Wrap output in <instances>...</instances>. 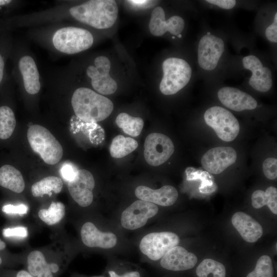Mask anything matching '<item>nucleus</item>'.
<instances>
[{
    "label": "nucleus",
    "instance_id": "1",
    "mask_svg": "<svg viewBox=\"0 0 277 277\" xmlns=\"http://www.w3.org/2000/svg\"><path fill=\"white\" fill-rule=\"evenodd\" d=\"M71 105L76 116L86 122L103 121L113 109V104L109 98L85 87L74 91Z\"/></svg>",
    "mask_w": 277,
    "mask_h": 277
},
{
    "label": "nucleus",
    "instance_id": "2",
    "mask_svg": "<svg viewBox=\"0 0 277 277\" xmlns=\"http://www.w3.org/2000/svg\"><path fill=\"white\" fill-rule=\"evenodd\" d=\"M71 15L77 21L98 29L112 26L118 15L113 0H91L70 8Z\"/></svg>",
    "mask_w": 277,
    "mask_h": 277
},
{
    "label": "nucleus",
    "instance_id": "3",
    "mask_svg": "<svg viewBox=\"0 0 277 277\" xmlns=\"http://www.w3.org/2000/svg\"><path fill=\"white\" fill-rule=\"evenodd\" d=\"M27 139L32 149L46 163L54 165L62 159L63 154L62 145L45 127L39 125H31L27 131Z\"/></svg>",
    "mask_w": 277,
    "mask_h": 277
},
{
    "label": "nucleus",
    "instance_id": "4",
    "mask_svg": "<svg viewBox=\"0 0 277 277\" xmlns=\"http://www.w3.org/2000/svg\"><path fill=\"white\" fill-rule=\"evenodd\" d=\"M163 76L160 84V90L165 95L175 94L189 82L192 69L184 60L170 57L162 64Z\"/></svg>",
    "mask_w": 277,
    "mask_h": 277
},
{
    "label": "nucleus",
    "instance_id": "5",
    "mask_svg": "<svg viewBox=\"0 0 277 277\" xmlns=\"http://www.w3.org/2000/svg\"><path fill=\"white\" fill-rule=\"evenodd\" d=\"M52 43L61 52L72 54L85 51L93 43L92 34L87 30L74 27H66L57 30L53 35Z\"/></svg>",
    "mask_w": 277,
    "mask_h": 277
},
{
    "label": "nucleus",
    "instance_id": "6",
    "mask_svg": "<svg viewBox=\"0 0 277 277\" xmlns=\"http://www.w3.org/2000/svg\"><path fill=\"white\" fill-rule=\"evenodd\" d=\"M204 117L206 124L211 127L223 141H232L239 133L240 125L238 120L231 112L223 107L213 106L208 108Z\"/></svg>",
    "mask_w": 277,
    "mask_h": 277
},
{
    "label": "nucleus",
    "instance_id": "7",
    "mask_svg": "<svg viewBox=\"0 0 277 277\" xmlns=\"http://www.w3.org/2000/svg\"><path fill=\"white\" fill-rule=\"evenodd\" d=\"M179 243V237L173 232H153L146 234L142 238L140 249L150 260L157 261L171 249L177 246Z\"/></svg>",
    "mask_w": 277,
    "mask_h": 277
},
{
    "label": "nucleus",
    "instance_id": "8",
    "mask_svg": "<svg viewBox=\"0 0 277 277\" xmlns=\"http://www.w3.org/2000/svg\"><path fill=\"white\" fill-rule=\"evenodd\" d=\"M174 147L171 139L159 133L149 134L144 143V157L150 165L159 166L172 155Z\"/></svg>",
    "mask_w": 277,
    "mask_h": 277
},
{
    "label": "nucleus",
    "instance_id": "9",
    "mask_svg": "<svg viewBox=\"0 0 277 277\" xmlns=\"http://www.w3.org/2000/svg\"><path fill=\"white\" fill-rule=\"evenodd\" d=\"M93 64L89 66L86 70L93 89L103 94L114 93L117 85L109 75L111 63L109 58L105 56H98L95 58Z\"/></svg>",
    "mask_w": 277,
    "mask_h": 277
},
{
    "label": "nucleus",
    "instance_id": "10",
    "mask_svg": "<svg viewBox=\"0 0 277 277\" xmlns=\"http://www.w3.org/2000/svg\"><path fill=\"white\" fill-rule=\"evenodd\" d=\"M224 50V42L221 38L211 34L204 35L198 46L197 59L200 66L208 71L214 69Z\"/></svg>",
    "mask_w": 277,
    "mask_h": 277
},
{
    "label": "nucleus",
    "instance_id": "11",
    "mask_svg": "<svg viewBox=\"0 0 277 277\" xmlns=\"http://www.w3.org/2000/svg\"><path fill=\"white\" fill-rule=\"evenodd\" d=\"M158 210L154 204L141 200L136 201L122 212L121 224L127 229L140 228L146 224L149 219L155 215Z\"/></svg>",
    "mask_w": 277,
    "mask_h": 277
},
{
    "label": "nucleus",
    "instance_id": "12",
    "mask_svg": "<svg viewBox=\"0 0 277 277\" xmlns=\"http://www.w3.org/2000/svg\"><path fill=\"white\" fill-rule=\"evenodd\" d=\"M94 186L92 174L85 169L78 170L74 178L68 182L71 196L82 207L88 206L92 202Z\"/></svg>",
    "mask_w": 277,
    "mask_h": 277
},
{
    "label": "nucleus",
    "instance_id": "13",
    "mask_svg": "<svg viewBox=\"0 0 277 277\" xmlns=\"http://www.w3.org/2000/svg\"><path fill=\"white\" fill-rule=\"evenodd\" d=\"M237 159L235 150L230 147H216L209 149L202 156L201 164L209 172L217 174L234 164Z\"/></svg>",
    "mask_w": 277,
    "mask_h": 277
},
{
    "label": "nucleus",
    "instance_id": "14",
    "mask_svg": "<svg viewBox=\"0 0 277 277\" xmlns=\"http://www.w3.org/2000/svg\"><path fill=\"white\" fill-rule=\"evenodd\" d=\"M184 27V20L180 16L173 15L166 21L164 10L160 6L155 7L152 11L149 28L154 36L163 35L167 31L178 36L181 34Z\"/></svg>",
    "mask_w": 277,
    "mask_h": 277
},
{
    "label": "nucleus",
    "instance_id": "15",
    "mask_svg": "<svg viewBox=\"0 0 277 277\" xmlns=\"http://www.w3.org/2000/svg\"><path fill=\"white\" fill-rule=\"evenodd\" d=\"M244 67L252 72L249 81V85L255 90L265 92L269 91L272 85V73L270 69L263 67L260 59L250 55L242 60Z\"/></svg>",
    "mask_w": 277,
    "mask_h": 277
},
{
    "label": "nucleus",
    "instance_id": "16",
    "mask_svg": "<svg viewBox=\"0 0 277 277\" xmlns=\"http://www.w3.org/2000/svg\"><path fill=\"white\" fill-rule=\"evenodd\" d=\"M217 97L223 105L235 111L253 110L258 105L256 101L253 97L236 88H221L218 91Z\"/></svg>",
    "mask_w": 277,
    "mask_h": 277
},
{
    "label": "nucleus",
    "instance_id": "17",
    "mask_svg": "<svg viewBox=\"0 0 277 277\" xmlns=\"http://www.w3.org/2000/svg\"><path fill=\"white\" fill-rule=\"evenodd\" d=\"M196 256L184 247L176 246L168 251L162 258L161 266L168 270L184 271L193 268L196 264Z\"/></svg>",
    "mask_w": 277,
    "mask_h": 277
},
{
    "label": "nucleus",
    "instance_id": "18",
    "mask_svg": "<svg viewBox=\"0 0 277 277\" xmlns=\"http://www.w3.org/2000/svg\"><path fill=\"white\" fill-rule=\"evenodd\" d=\"M135 194L141 200L163 206L173 205L178 197L177 190L170 185H165L155 190L145 186H140L135 189Z\"/></svg>",
    "mask_w": 277,
    "mask_h": 277
},
{
    "label": "nucleus",
    "instance_id": "19",
    "mask_svg": "<svg viewBox=\"0 0 277 277\" xmlns=\"http://www.w3.org/2000/svg\"><path fill=\"white\" fill-rule=\"evenodd\" d=\"M81 235L83 243L89 247L108 249L114 247L117 242L114 233L102 232L91 222H86L83 225Z\"/></svg>",
    "mask_w": 277,
    "mask_h": 277
},
{
    "label": "nucleus",
    "instance_id": "20",
    "mask_svg": "<svg viewBox=\"0 0 277 277\" xmlns=\"http://www.w3.org/2000/svg\"><path fill=\"white\" fill-rule=\"evenodd\" d=\"M231 222L242 238L247 242H255L263 234L261 225L243 212L235 213L231 218Z\"/></svg>",
    "mask_w": 277,
    "mask_h": 277
},
{
    "label": "nucleus",
    "instance_id": "21",
    "mask_svg": "<svg viewBox=\"0 0 277 277\" xmlns=\"http://www.w3.org/2000/svg\"><path fill=\"white\" fill-rule=\"evenodd\" d=\"M25 90L30 94L38 93L41 88L39 74L34 59L29 55L22 56L18 62Z\"/></svg>",
    "mask_w": 277,
    "mask_h": 277
},
{
    "label": "nucleus",
    "instance_id": "22",
    "mask_svg": "<svg viewBox=\"0 0 277 277\" xmlns=\"http://www.w3.org/2000/svg\"><path fill=\"white\" fill-rule=\"evenodd\" d=\"M0 185L16 193H21L25 187L21 172L9 165L0 168Z\"/></svg>",
    "mask_w": 277,
    "mask_h": 277
},
{
    "label": "nucleus",
    "instance_id": "23",
    "mask_svg": "<svg viewBox=\"0 0 277 277\" xmlns=\"http://www.w3.org/2000/svg\"><path fill=\"white\" fill-rule=\"evenodd\" d=\"M28 271L34 277H54L44 254L38 250L31 252L27 257Z\"/></svg>",
    "mask_w": 277,
    "mask_h": 277
},
{
    "label": "nucleus",
    "instance_id": "24",
    "mask_svg": "<svg viewBox=\"0 0 277 277\" xmlns=\"http://www.w3.org/2000/svg\"><path fill=\"white\" fill-rule=\"evenodd\" d=\"M252 206L259 209L267 205L274 214H277V189L274 187H269L265 191L257 190L251 196Z\"/></svg>",
    "mask_w": 277,
    "mask_h": 277
},
{
    "label": "nucleus",
    "instance_id": "25",
    "mask_svg": "<svg viewBox=\"0 0 277 277\" xmlns=\"http://www.w3.org/2000/svg\"><path fill=\"white\" fill-rule=\"evenodd\" d=\"M63 186V181L60 177L48 176L33 184L31 186V192L35 197H42L44 194L51 196L52 192L60 193Z\"/></svg>",
    "mask_w": 277,
    "mask_h": 277
},
{
    "label": "nucleus",
    "instance_id": "26",
    "mask_svg": "<svg viewBox=\"0 0 277 277\" xmlns=\"http://www.w3.org/2000/svg\"><path fill=\"white\" fill-rule=\"evenodd\" d=\"M138 143L132 138L118 135L112 140L110 146V153L114 158H122L137 148Z\"/></svg>",
    "mask_w": 277,
    "mask_h": 277
},
{
    "label": "nucleus",
    "instance_id": "27",
    "mask_svg": "<svg viewBox=\"0 0 277 277\" xmlns=\"http://www.w3.org/2000/svg\"><path fill=\"white\" fill-rule=\"evenodd\" d=\"M115 123L125 133L134 137L140 134L144 126V121L141 117H133L124 112L117 116Z\"/></svg>",
    "mask_w": 277,
    "mask_h": 277
},
{
    "label": "nucleus",
    "instance_id": "28",
    "mask_svg": "<svg viewBox=\"0 0 277 277\" xmlns=\"http://www.w3.org/2000/svg\"><path fill=\"white\" fill-rule=\"evenodd\" d=\"M197 277H226L225 266L221 262L212 259H205L197 266Z\"/></svg>",
    "mask_w": 277,
    "mask_h": 277
},
{
    "label": "nucleus",
    "instance_id": "29",
    "mask_svg": "<svg viewBox=\"0 0 277 277\" xmlns=\"http://www.w3.org/2000/svg\"><path fill=\"white\" fill-rule=\"evenodd\" d=\"M16 120L12 110L7 106L0 107V138L6 140L13 133Z\"/></svg>",
    "mask_w": 277,
    "mask_h": 277
},
{
    "label": "nucleus",
    "instance_id": "30",
    "mask_svg": "<svg viewBox=\"0 0 277 277\" xmlns=\"http://www.w3.org/2000/svg\"><path fill=\"white\" fill-rule=\"evenodd\" d=\"M65 207L61 202H52L48 209H41L38 213L40 219L48 225L60 222L64 217Z\"/></svg>",
    "mask_w": 277,
    "mask_h": 277
},
{
    "label": "nucleus",
    "instance_id": "31",
    "mask_svg": "<svg viewBox=\"0 0 277 277\" xmlns=\"http://www.w3.org/2000/svg\"><path fill=\"white\" fill-rule=\"evenodd\" d=\"M246 277H274V269L271 259L267 255L258 260L254 269Z\"/></svg>",
    "mask_w": 277,
    "mask_h": 277
},
{
    "label": "nucleus",
    "instance_id": "32",
    "mask_svg": "<svg viewBox=\"0 0 277 277\" xmlns=\"http://www.w3.org/2000/svg\"><path fill=\"white\" fill-rule=\"evenodd\" d=\"M263 171L265 176L269 180L277 177V160L275 158L266 159L263 163Z\"/></svg>",
    "mask_w": 277,
    "mask_h": 277
},
{
    "label": "nucleus",
    "instance_id": "33",
    "mask_svg": "<svg viewBox=\"0 0 277 277\" xmlns=\"http://www.w3.org/2000/svg\"><path fill=\"white\" fill-rule=\"evenodd\" d=\"M77 170L72 163L65 162L60 169V173L64 180L68 182L74 178Z\"/></svg>",
    "mask_w": 277,
    "mask_h": 277
},
{
    "label": "nucleus",
    "instance_id": "34",
    "mask_svg": "<svg viewBox=\"0 0 277 277\" xmlns=\"http://www.w3.org/2000/svg\"><path fill=\"white\" fill-rule=\"evenodd\" d=\"M3 234L5 237L25 238L28 235V231L26 227L20 226L5 229Z\"/></svg>",
    "mask_w": 277,
    "mask_h": 277
},
{
    "label": "nucleus",
    "instance_id": "35",
    "mask_svg": "<svg viewBox=\"0 0 277 277\" xmlns=\"http://www.w3.org/2000/svg\"><path fill=\"white\" fill-rule=\"evenodd\" d=\"M28 210V206L24 204L17 205L7 204L2 207V211L7 214H18L22 215L26 214Z\"/></svg>",
    "mask_w": 277,
    "mask_h": 277
},
{
    "label": "nucleus",
    "instance_id": "36",
    "mask_svg": "<svg viewBox=\"0 0 277 277\" xmlns=\"http://www.w3.org/2000/svg\"><path fill=\"white\" fill-rule=\"evenodd\" d=\"M267 39L271 42H277V13H275L273 23L266 29Z\"/></svg>",
    "mask_w": 277,
    "mask_h": 277
},
{
    "label": "nucleus",
    "instance_id": "37",
    "mask_svg": "<svg viewBox=\"0 0 277 277\" xmlns=\"http://www.w3.org/2000/svg\"><path fill=\"white\" fill-rule=\"evenodd\" d=\"M206 2L224 9H231L236 4V1L234 0H207Z\"/></svg>",
    "mask_w": 277,
    "mask_h": 277
},
{
    "label": "nucleus",
    "instance_id": "38",
    "mask_svg": "<svg viewBox=\"0 0 277 277\" xmlns=\"http://www.w3.org/2000/svg\"><path fill=\"white\" fill-rule=\"evenodd\" d=\"M109 274L110 277H141L140 273L137 271L128 272L122 275H119L113 271H109Z\"/></svg>",
    "mask_w": 277,
    "mask_h": 277
},
{
    "label": "nucleus",
    "instance_id": "39",
    "mask_svg": "<svg viewBox=\"0 0 277 277\" xmlns=\"http://www.w3.org/2000/svg\"><path fill=\"white\" fill-rule=\"evenodd\" d=\"M128 2L130 4H133L134 6L135 5L137 7H146V5L149 4L150 1H142V0H133V1H128Z\"/></svg>",
    "mask_w": 277,
    "mask_h": 277
},
{
    "label": "nucleus",
    "instance_id": "40",
    "mask_svg": "<svg viewBox=\"0 0 277 277\" xmlns=\"http://www.w3.org/2000/svg\"><path fill=\"white\" fill-rule=\"evenodd\" d=\"M16 277H34L28 271L22 270L19 271L17 274Z\"/></svg>",
    "mask_w": 277,
    "mask_h": 277
},
{
    "label": "nucleus",
    "instance_id": "41",
    "mask_svg": "<svg viewBox=\"0 0 277 277\" xmlns=\"http://www.w3.org/2000/svg\"><path fill=\"white\" fill-rule=\"evenodd\" d=\"M4 69V62L2 55L0 54V83L3 79Z\"/></svg>",
    "mask_w": 277,
    "mask_h": 277
},
{
    "label": "nucleus",
    "instance_id": "42",
    "mask_svg": "<svg viewBox=\"0 0 277 277\" xmlns=\"http://www.w3.org/2000/svg\"><path fill=\"white\" fill-rule=\"evenodd\" d=\"M11 2L10 0H0V6L8 4Z\"/></svg>",
    "mask_w": 277,
    "mask_h": 277
},
{
    "label": "nucleus",
    "instance_id": "43",
    "mask_svg": "<svg viewBox=\"0 0 277 277\" xmlns=\"http://www.w3.org/2000/svg\"><path fill=\"white\" fill-rule=\"evenodd\" d=\"M6 247L5 243L0 239V250H2Z\"/></svg>",
    "mask_w": 277,
    "mask_h": 277
},
{
    "label": "nucleus",
    "instance_id": "44",
    "mask_svg": "<svg viewBox=\"0 0 277 277\" xmlns=\"http://www.w3.org/2000/svg\"><path fill=\"white\" fill-rule=\"evenodd\" d=\"M2 260L0 257V265L2 264Z\"/></svg>",
    "mask_w": 277,
    "mask_h": 277
},
{
    "label": "nucleus",
    "instance_id": "45",
    "mask_svg": "<svg viewBox=\"0 0 277 277\" xmlns=\"http://www.w3.org/2000/svg\"><path fill=\"white\" fill-rule=\"evenodd\" d=\"M177 36H178L179 37H182V35H181V34H179Z\"/></svg>",
    "mask_w": 277,
    "mask_h": 277
},
{
    "label": "nucleus",
    "instance_id": "46",
    "mask_svg": "<svg viewBox=\"0 0 277 277\" xmlns=\"http://www.w3.org/2000/svg\"><path fill=\"white\" fill-rule=\"evenodd\" d=\"M172 38H175V37H174V36H173V37H172Z\"/></svg>",
    "mask_w": 277,
    "mask_h": 277
},
{
    "label": "nucleus",
    "instance_id": "47",
    "mask_svg": "<svg viewBox=\"0 0 277 277\" xmlns=\"http://www.w3.org/2000/svg\"><path fill=\"white\" fill-rule=\"evenodd\" d=\"M94 277H102V276H94Z\"/></svg>",
    "mask_w": 277,
    "mask_h": 277
}]
</instances>
